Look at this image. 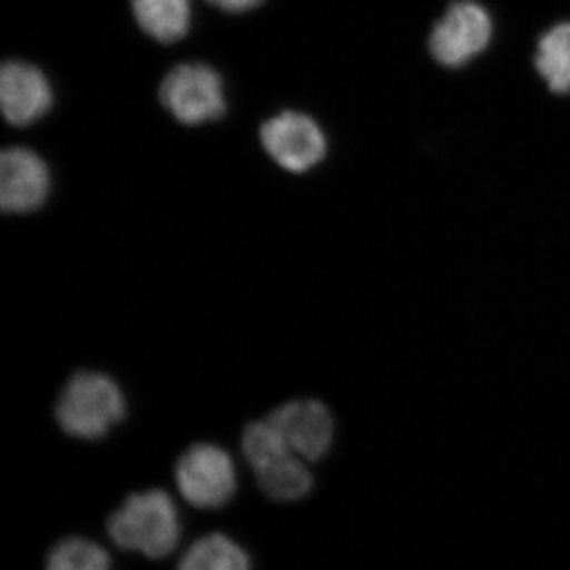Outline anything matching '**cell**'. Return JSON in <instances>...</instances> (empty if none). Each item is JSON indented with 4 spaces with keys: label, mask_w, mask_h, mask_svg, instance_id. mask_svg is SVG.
Listing matches in <instances>:
<instances>
[{
    "label": "cell",
    "mask_w": 570,
    "mask_h": 570,
    "mask_svg": "<svg viewBox=\"0 0 570 570\" xmlns=\"http://www.w3.org/2000/svg\"><path fill=\"white\" fill-rule=\"evenodd\" d=\"M268 156L292 174H306L325 159L328 145L321 126L305 112L284 111L262 126Z\"/></svg>",
    "instance_id": "obj_7"
},
{
    "label": "cell",
    "mask_w": 570,
    "mask_h": 570,
    "mask_svg": "<svg viewBox=\"0 0 570 570\" xmlns=\"http://www.w3.org/2000/svg\"><path fill=\"white\" fill-rule=\"evenodd\" d=\"M160 102L184 126L216 121L227 111L219 73L206 63H179L160 85Z\"/></svg>",
    "instance_id": "obj_4"
},
{
    "label": "cell",
    "mask_w": 570,
    "mask_h": 570,
    "mask_svg": "<svg viewBox=\"0 0 570 570\" xmlns=\"http://www.w3.org/2000/svg\"><path fill=\"white\" fill-rule=\"evenodd\" d=\"M493 39V20L485 7L474 0H459L445 11L430 33L434 61L460 69L474 61Z\"/></svg>",
    "instance_id": "obj_5"
},
{
    "label": "cell",
    "mask_w": 570,
    "mask_h": 570,
    "mask_svg": "<svg viewBox=\"0 0 570 570\" xmlns=\"http://www.w3.org/2000/svg\"><path fill=\"white\" fill-rule=\"evenodd\" d=\"M178 570H253L246 551L228 539L213 532L198 539L183 554Z\"/></svg>",
    "instance_id": "obj_13"
},
{
    "label": "cell",
    "mask_w": 570,
    "mask_h": 570,
    "mask_svg": "<svg viewBox=\"0 0 570 570\" xmlns=\"http://www.w3.org/2000/svg\"><path fill=\"white\" fill-rule=\"evenodd\" d=\"M534 66L551 92L570 94V21L554 24L540 37Z\"/></svg>",
    "instance_id": "obj_12"
},
{
    "label": "cell",
    "mask_w": 570,
    "mask_h": 570,
    "mask_svg": "<svg viewBox=\"0 0 570 570\" xmlns=\"http://www.w3.org/2000/svg\"><path fill=\"white\" fill-rule=\"evenodd\" d=\"M206 2L227 13H245L261 6L264 0H206Z\"/></svg>",
    "instance_id": "obj_15"
},
{
    "label": "cell",
    "mask_w": 570,
    "mask_h": 570,
    "mask_svg": "<svg viewBox=\"0 0 570 570\" xmlns=\"http://www.w3.org/2000/svg\"><path fill=\"white\" fill-rule=\"evenodd\" d=\"M138 26L151 39L171 43L183 39L190 26V0H132Z\"/></svg>",
    "instance_id": "obj_11"
},
{
    "label": "cell",
    "mask_w": 570,
    "mask_h": 570,
    "mask_svg": "<svg viewBox=\"0 0 570 570\" xmlns=\"http://www.w3.org/2000/svg\"><path fill=\"white\" fill-rule=\"evenodd\" d=\"M126 417V397L111 377L94 371H80L67 382L56 419L71 438L96 441L110 433Z\"/></svg>",
    "instance_id": "obj_2"
},
{
    "label": "cell",
    "mask_w": 570,
    "mask_h": 570,
    "mask_svg": "<svg viewBox=\"0 0 570 570\" xmlns=\"http://www.w3.org/2000/svg\"><path fill=\"white\" fill-rule=\"evenodd\" d=\"M0 105L3 118L11 126H31L50 111V82L31 63L6 62L0 70Z\"/></svg>",
    "instance_id": "obj_10"
},
{
    "label": "cell",
    "mask_w": 570,
    "mask_h": 570,
    "mask_svg": "<svg viewBox=\"0 0 570 570\" xmlns=\"http://www.w3.org/2000/svg\"><path fill=\"white\" fill-rule=\"evenodd\" d=\"M243 452L257 474L262 491L273 501H298L313 490L314 478L305 460L292 452L269 423L255 422L246 428Z\"/></svg>",
    "instance_id": "obj_3"
},
{
    "label": "cell",
    "mask_w": 570,
    "mask_h": 570,
    "mask_svg": "<svg viewBox=\"0 0 570 570\" xmlns=\"http://www.w3.org/2000/svg\"><path fill=\"white\" fill-rule=\"evenodd\" d=\"M269 422L279 431L288 448L306 461L325 459L335 438V420L324 403L296 400L275 409Z\"/></svg>",
    "instance_id": "obj_8"
},
{
    "label": "cell",
    "mask_w": 570,
    "mask_h": 570,
    "mask_svg": "<svg viewBox=\"0 0 570 570\" xmlns=\"http://www.w3.org/2000/svg\"><path fill=\"white\" fill-rule=\"evenodd\" d=\"M111 560L99 543L82 538L63 539L51 550L47 570H110Z\"/></svg>",
    "instance_id": "obj_14"
},
{
    "label": "cell",
    "mask_w": 570,
    "mask_h": 570,
    "mask_svg": "<svg viewBox=\"0 0 570 570\" xmlns=\"http://www.w3.org/2000/svg\"><path fill=\"white\" fill-rule=\"evenodd\" d=\"M107 530L119 549L140 551L151 560L174 553L181 538L178 509L163 490L130 494L111 513Z\"/></svg>",
    "instance_id": "obj_1"
},
{
    "label": "cell",
    "mask_w": 570,
    "mask_h": 570,
    "mask_svg": "<svg viewBox=\"0 0 570 570\" xmlns=\"http://www.w3.org/2000/svg\"><path fill=\"white\" fill-rule=\"evenodd\" d=\"M51 174L39 154L26 148L6 149L0 157V205L6 213L28 214L45 205Z\"/></svg>",
    "instance_id": "obj_9"
},
{
    "label": "cell",
    "mask_w": 570,
    "mask_h": 570,
    "mask_svg": "<svg viewBox=\"0 0 570 570\" xmlns=\"http://www.w3.org/2000/svg\"><path fill=\"white\" fill-rule=\"evenodd\" d=\"M176 483L194 508L223 509L236 491L234 460L219 445L195 444L176 464Z\"/></svg>",
    "instance_id": "obj_6"
}]
</instances>
